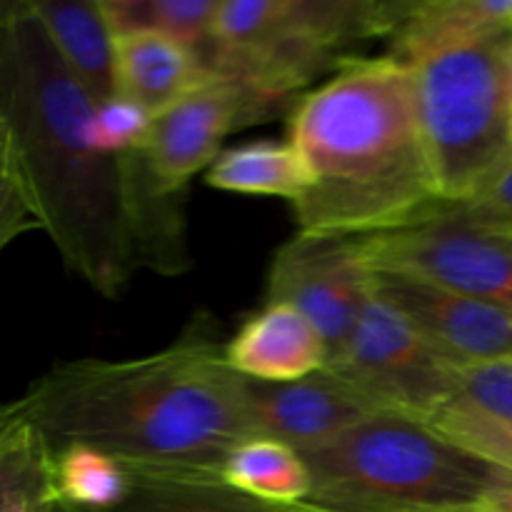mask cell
<instances>
[{
	"label": "cell",
	"instance_id": "cell-4",
	"mask_svg": "<svg viewBox=\"0 0 512 512\" xmlns=\"http://www.w3.org/2000/svg\"><path fill=\"white\" fill-rule=\"evenodd\" d=\"M328 512H433L478 508L503 468L460 448L428 420L373 413L318 450L300 453Z\"/></svg>",
	"mask_w": 512,
	"mask_h": 512
},
{
	"label": "cell",
	"instance_id": "cell-27",
	"mask_svg": "<svg viewBox=\"0 0 512 512\" xmlns=\"http://www.w3.org/2000/svg\"><path fill=\"white\" fill-rule=\"evenodd\" d=\"M445 208L512 235V160L478 198L463 205H445Z\"/></svg>",
	"mask_w": 512,
	"mask_h": 512
},
{
	"label": "cell",
	"instance_id": "cell-30",
	"mask_svg": "<svg viewBox=\"0 0 512 512\" xmlns=\"http://www.w3.org/2000/svg\"><path fill=\"white\" fill-rule=\"evenodd\" d=\"M280 512H328V510H320V508H313V505L308 503H298V505H278ZM433 512H483L478 508H463V510H433Z\"/></svg>",
	"mask_w": 512,
	"mask_h": 512
},
{
	"label": "cell",
	"instance_id": "cell-11",
	"mask_svg": "<svg viewBox=\"0 0 512 512\" xmlns=\"http://www.w3.org/2000/svg\"><path fill=\"white\" fill-rule=\"evenodd\" d=\"M373 290L453 365L512 360V313L485 300L373 268Z\"/></svg>",
	"mask_w": 512,
	"mask_h": 512
},
{
	"label": "cell",
	"instance_id": "cell-13",
	"mask_svg": "<svg viewBox=\"0 0 512 512\" xmlns=\"http://www.w3.org/2000/svg\"><path fill=\"white\" fill-rule=\"evenodd\" d=\"M225 363L250 383H293L328 365V348L298 308L265 300L225 343Z\"/></svg>",
	"mask_w": 512,
	"mask_h": 512
},
{
	"label": "cell",
	"instance_id": "cell-3",
	"mask_svg": "<svg viewBox=\"0 0 512 512\" xmlns=\"http://www.w3.org/2000/svg\"><path fill=\"white\" fill-rule=\"evenodd\" d=\"M288 140L313 175L308 193L293 203L300 233L373 238L443 208L413 70L393 55L348 58L333 78L300 95Z\"/></svg>",
	"mask_w": 512,
	"mask_h": 512
},
{
	"label": "cell",
	"instance_id": "cell-28",
	"mask_svg": "<svg viewBox=\"0 0 512 512\" xmlns=\"http://www.w3.org/2000/svg\"><path fill=\"white\" fill-rule=\"evenodd\" d=\"M478 510L483 512H512V470L500 473V478L495 480L493 488L485 493V498L480 500Z\"/></svg>",
	"mask_w": 512,
	"mask_h": 512
},
{
	"label": "cell",
	"instance_id": "cell-10",
	"mask_svg": "<svg viewBox=\"0 0 512 512\" xmlns=\"http://www.w3.org/2000/svg\"><path fill=\"white\" fill-rule=\"evenodd\" d=\"M373 298V265L363 238L300 233L275 253L265 300L288 303L313 323L328 360L343 348Z\"/></svg>",
	"mask_w": 512,
	"mask_h": 512
},
{
	"label": "cell",
	"instance_id": "cell-20",
	"mask_svg": "<svg viewBox=\"0 0 512 512\" xmlns=\"http://www.w3.org/2000/svg\"><path fill=\"white\" fill-rule=\"evenodd\" d=\"M115 35L155 33L183 45L210 70L220 0H100Z\"/></svg>",
	"mask_w": 512,
	"mask_h": 512
},
{
	"label": "cell",
	"instance_id": "cell-12",
	"mask_svg": "<svg viewBox=\"0 0 512 512\" xmlns=\"http://www.w3.org/2000/svg\"><path fill=\"white\" fill-rule=\"evenodd\" d=\"M245 408L253 435L280 440L298 453L323 448L378 413L358 390L325 368L293 383L245 380Z\"/></svg>",
	"mask_w": 512,
	"mask_h": 512
},
{
	"label": "cell",
	"instance_id": "cell-26",
	"mask_svg": "<svg viewBox=\"0 0 512 512\" xmlns=\"http://www.w3.org/2000/svg\"><path fill=\"white\" fill-rule=\"evenodd\" d=\"M30 230H40V223L13 163L0 145V250Z\"/></svg>",
	"mask_w": 512,
	"mask_h": 512
},
{
	"label": "cell",
	"instance_id": "cell-18",
	"mask_svg": "<svg viewBox=\"0 0 512 512\" xmlns=\"http://www.w3.org/2000/svg\"><path fill=\"white\" fill-rule=\"evenodd\" d=\"M205 183L225 193L273 195L293 205L308 193L313 175L290 140H253L223 150L205 170Z\"/></svg>",
	"mask_w": 512,
	"mask_h": 512
},
{
	"label": "cell",
	"instance_id": "cell-15",
	"mask_svg": "<svg viewBox=\"0 0 512 512\" xmlns=\"http://www.w3.org/2000/svg\"><path fill=\"white\" fill-rule=\"evenodd\" d=\"M50 45L80 85L103 103L118 95L115 33L100 0H28Z\"/></svg>",
	"mask_w": 512,
	"mask_h": 512
},
{
	"label": "cell",
	"instance_id": "cell-31",
	"mask_svg": "<svg viewBox=\"0 0 512 512\" xmlns=\"http://www.w3.org/2000/svg\"><path fill=\"white\" fill-rule=\"evenodd\" d=\"M53 512H85V510H73V508H63V505H55Z\"/></svg>",
	"mask_w": 512,
	"mask_h": 512
},
{
	"label": "cell",
	"instance_id": "cell-16",
	"mask_svg": "<svg viewBox=\"0 0 512 512\" xmlns=\"http://www.w3.org/2000/svg\"><path fill=\"white\" fill-rule=\"evenodd\" d=\"M210 78L215 75H210L193 53L163 35H115L118 95L143 105L153 118Z\"/></svg>",
	"mask_w": 512,
	"mask_h": 512
},
{
	"label": "cell",
	"instance_id": "cell-1",
	"mask_svg": "<svg viewBox=\"0 0 512 512\" xmlns=\"http://www.w3.org/2000/svg\"><path fill=\"white\" fill-rule=\"evenodd\" d=\"M93 113L28 0H0V145L63 263L118 298L138 270L180 275L190 255L180 195L160 190L140 150L103 153Z\"/></svg>",
	"mask_w": 512,
	"mask_h": 512
},
{
	"label": "cell",
	"instance_id": "cell-9",
	"mask_svg": "<svg viewBox=\"0 0 512 512\" xmlns=\"http://www.w3.org/2000/svg\"><path fill=\"white\" fill-rule=\"evenodd\" d=\"M288 103L250 80L215 75L155 115L140 155L165 195H183L190 178L220 158L230 135L265 123Z\"/></svg>",
	"mask_w": 512,
	"mask_h": 512
},
{
	"label": "cell",
	"instance_id": "cell-19",
	"mask_svg": "<svg viewBox=\"0 0 512 512\" xmlns=\"http://www.w3.org/2000/svg\"><path fill=\"white\" fill-rule=\"evenodd\" d=\"M220 478L238 493L268 505H298L308 500L313 490L303 455L263 435L235 445L220 465Z\"/></svg>",
	"mask_w": 512,
	"mask_h": 512
},
{
	"label": "cell",
	"instance_id": "cell-29",
	"mask_svg": "<svg viewBox=\"0 0 512 512\" xmlns=\"http://www.w3.org/2000/svg\"><path fill=\"white\" fill-rule=\"evenodd\" d=\"M28 423V413H25L23 400H13V403H0V448L8 443L15 435V430H20Z\"/></svg>",
	"mask_w": 512,
	"mask_h": 512
},
{
	"label": "cell",
	"instance_id": "cell-17",
	"mask_svg": "<svg viewBox=\"0 0 512 512\" xmlns=\"http://www.w3.org/2000/svg\"><path fill=\"white\" fill-rule=\"evenodd\" d=\"M130 493L110 512H280L230 488L220 470L128 465Z\"/></svg>",
	"mask_w": 512,
	"mask_h": 512
},
{
	"label": "cell",
	"instance_id": "cell-23",
	"mask_svg": "<svg viewBox=\"0 0 512 512\" xmlns=\"http://www.w3.org/2000/svg\"><path fill=\"white\" fill-rule=\"evenodd\" d=\"M425 420L460 448L498 468L512 470V420L488 418L455 403H448Z\"/></svg>",
	"mask_w": 512,
	"mask_h": 512
},
{
	"label": "cell",
	"instance_id": "cell-8",
	"mask_svg": "<svg viewBox=\"0 0 512 512\" xmlns=\"http://www.w3.org/2000/svg\"><path fill=\"white\" fill-rule=\"evenodd\" d=\"M370 265L485 300L512 313V235L450 208L393 233L363 238Z\"/></svg>",
	"mask_w": 512,
	"mask_h": 512
},
{
	"label": "cell",
	"instance_id": "cell-7",
	"mask_svg": "<svg viewBox=\"0 0 512 512\" xmlns=\"http://www.w3.org/2000/svg\"><path fill=\"white\" fill-rule=\"evenodd\" d=\"M453 368L375 290L343 348L325 365L378 413H403L420 420L453 400Z\"/></svg>",
	"mask_w": 512,
	"mask_h": 512
},
{
	"label": "cell",
	"instance_id": "cell-2",
	"mask_svg": "<svg viewBox=\"0 0 512 512\" xmlns=\"http://www.w3.org/2000/svg\"><path fill=\"white\" fill-rule=\"evenodd\" d=\"M20 400L50 450L80 443L128 465L220 470L253 438L245 380L203 320L143 358L53 365Z\"/></svg>",
	"mask_w": 512,
	"mask_h": 512
},
{
	"label": "cell",
	"instance_id": "cell-25",
	"mask_svg": "<svg viewBox=\"0 0 512 512\" xmlns=\"http://www.w3.org/2000/svg\"><path fill=\"white\" fill-rule=\"evenodd\" d=\"M153 115L143 105L115 95V98L95 103L93 140L103 153L128 155L143 148Z\"/></svg>",
	"mask_w": 512,
	"mask_h": 512
},
{
	"label": "cell",
	"instance_id": "cell-24",
	"mask_svg": "<svg viewBox=\"0 0 512 512\" xmlns=\"http://www.w3.org/2000/svg\"><path fill=\"white\" fill-rule=\"evenodd\" d=\"M450 403L488 418L512 420V360L455 365Z\"/></svg>",
	"mask_w": 512,
	"mask_h": 512
},
{
	"label": "cell",
	"instance_id": "cell-6",
	"mask_svg": "<svg viewBox=\"0 0 512 512\" xmlns=\"http://www.w3.org/2000/svg\"><path fill=\"white\" fill-rule=\"evenodd\" d=\"M408 0H220L213 75H235L298 100L325 68L343 65L353 45L390 38Z\"/></svg>",
	"mask_w": 512,
	"mask_h": 512
},
{
	"label": "cell",
	"instance_id": "cell-21",
	"mask_svg": "<svg viewBox=\"0 0 512 512\" xmlns=\"http://www.w3.org/2000/svg\"><path fill=\"white\" fill-rule=\"evenodd\" d=\"M50 483L55 505L85 512L115 510L130 493L125 463L80 443L50 450Z\"/></svg>",
	"mask_w": 512,
	"mask_h": 512
},
{
	"label": "cell",
	"instance_id": "cell-22",
	"mask_svg": "<svg viewBox=\"0 0 512 512\" xmlns=\"http://www.w3.org/2000/svg\"><path fill=\"white\" fill-rule=\"evenodd\" d=\"M50 450L30 423L0 448V512H53Z\"/></svg>",
	"mask_w": 512,
	"mask_h": 512
},
{
	"label": "cell",
	"instance_id": "cell-14",
	"mask_svg": "<svg viewBox=\"0 0 512 512\" xmlns=\"http://www.w3.org/2000/svg\"><path fill=\"white\" fill-rule=\"evenodd\" d=\"M512 35V0H418L405 3L388 38V55L405 65L440 50Z\"/></svg>",
	"mask_w": 512,
	"mask_h": 512
},
{
	"label": "cell",
	"instance_id": "cell-5",
	"mask_svg": "<svg viewBox=\"0 0 512 512\" xmlns=\"http://www.w3.org/2000/svg\"><path fill=\"white\" fill-rule=\"evenodd\" d=\"M443 205L478 198L512 160V35L410 63Z\"/></svg>",
	"mask_w": 512,
	"mask_h": 512
}]
</instances>
